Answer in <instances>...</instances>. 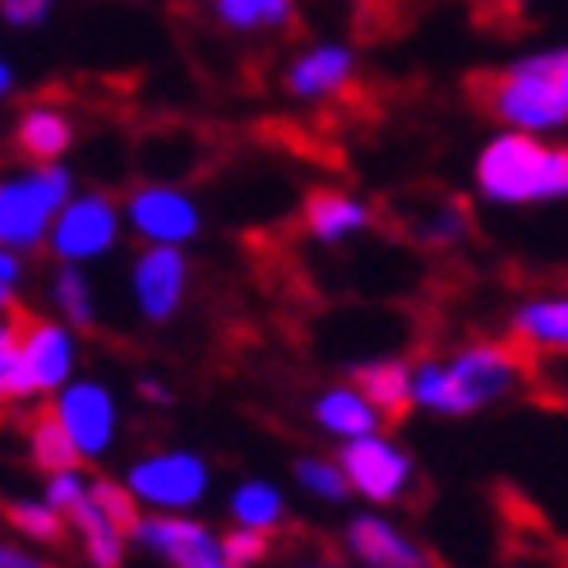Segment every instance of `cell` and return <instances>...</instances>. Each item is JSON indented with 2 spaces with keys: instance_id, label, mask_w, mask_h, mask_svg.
Wrapping results in <instances>:
<instances>
[{
  "instance_id": "6da1fadb",
  "label": "cell",
  "mask_w": 568,
  "mask_h": 568,
  "mask_svg": "<svg viewBox=\"0 0 568 568\" xmlns=\"http://www.w3.org/2000/svg\"><path fill=\"white\" fill-rule=\"evenodd\" d=\"M523 384V361L508 343H467L448 356L416 361L412 397L430 416H471L514 397Z\"/></svg>"
},
{
  "instance_id": "7a4b0ae2",
  "label": "cell",
  "mask_w": 568,
  "mask_h": 568,
  "mask_svg": "<svg viewBox=\"0 0 568 568\" xmlns=\"http://www.w3.org/2000/svg\"><path fill=\"white\" fill-rule=\"evenodd\" d=\"M476 194L499 209H531L568 199V144H550L546 134L499 130L476 153Z\"/></svg>"
},
{
  "instance_id": "3957f363",
  "label": "cell",
  "mask_w": 568,
  "mask_h": 568,
  "mask_svg": "<svg viewBox=\"0 0 568 568\" xmlns=\"http://www.w3.org/2000/svg\"><path fill=\"white\" fill-rule=\"evenodd\" d=\"M480 102L504 130H523V134L568 130V89H564L559 47L527 51L518 61L499 65L480 83Z\"/></svg>"
},
{
  "instance_id": "277c9868",
  "label": "cell",
  "mask_w": 568,
  "mask_h": 568,
  "mask_svg": "<svg viewBox=\"0 0 568 568\" xmlns=\"http://www.w3.org/2000/svg\"><path fill=\"white\" fill-rule=\"evenodd\" d=\"M79 365V343L65 320H23L0 328V397L23 407L33 397H55Z\"/></svg>"
},
{
  "instance_id": "5b68a950",
  "label": "cell",
  "mask_w": 568,
  "mask_h": 568,
  "mask_svg": "<svg viewBox=\"0 0 568 568\" xmlns=\"http://www.w3.org/2000/svg\"><path fill=\"white\" fill-rule=\"evenodd\" d=\"M74 199V172L65 162H28L0 181V250H42L61 209Z\"/></svg>"
},
{
  "instance_id": "8992f818",
  "label": "cell",
  "mask_w": 568,
  "mask_h": 568,
  "mask_svg": "<svg viewBox=\"0 0 568 568\" xmlns=\"http://www.w3.org/2000/svg\"><path fill=\"white\" fill-rule=\"evenodd\" d=\"M125 486L144 514H190L213 490V467L190 448H158L125 467Z\"/></svg>"
},
{
  "instance_id": "52a82bcc",
  "label": "cell",
  "mask_w": 568,
  "mask_h": 568,
  "mask_svg": "<svg viewBox=\"0 0 568 568\" xmlns=\"http://www.w3.org/2000/svg\"><path fill=\"white\" fill-rule=\"evenodd\" d=\"M121 232H125V209L116 199L102 190H74V199L51 226L47 250L55 264H93L121 245Z\"/></svg>"
},
{
  "instance_id": "ba28073f",
  "label": "cell",
  "mask_w": 568,
  "mask_h": 568,
  "mask_svg": "<svg viewBox=\"0 0 568 568\" xmlns=\"http://www.w3.org/2000/svg\"><path fill=\"white\" fill-rule=\"evenodd\" d=\"M51 412L65 425V435L74 439L83 463H102L111 453V444H116V435H121L116 393H111L102 379H89V375L70 379L61 393L51 397Z\"/></svg>"
},
{
  "instance_id": "9c48e42d",
  "label": "cell",
  "mask_w": 568,
  "mask_h": 568,
  "mask_svg": "<svg viewBox=\"0 0 568 568\" xmlns=\"http://www.w3.org/2000/svg\"><path fill=\"white\" fill-rule=\"evenodd\" d=\"M125 226L144 245H190L204 232V209L199 199L172 181H149L125 199Z\"/></svg>"
},
{
  "instance_id": "30bf717a",
  "label": "cell",
  "mask_w": 568,
  "mask_h": 568,
  "mask_svg": "<svg viewBox=\"0 0 568 568\" xmlns=\"http://www.w3.org/2000/svg\"><path fill=\"white\" fill-rule=\"evenodd\" d=\"M337 463L347 467L352 490L365 504H384V508L403 499L412 490V476H416L412 453L397 444L393 435H384V430L343 444V448H337Z\"/></svg>"
},
{
  "instance_id": "8fae6325",
  "label": "cell",
  "mask_w": 568,
  "mask_h": 568,
  "mask_svg": "<svg viewBox=\"0 0 568 568\" xmlns=\"http://www.w3.org/2000/svg\"><path fill=\"white\" fill-rule=\"evenodd\" d=\"M190 292V260L181 245H144L130 268V296L144 324H166L181 315Z\"/></svg>"
},
{
  "instance_id": "7c38bea8",
  "label": "cell",
  "mask_w": 568,
  "mask_h": 568,
  "mask_svg": "<svg viewBox=\"0 0 568 568\" xmlns=\"http://www.w3.org/2000/svg\"><path fill=\"white\" fill-rule=\"evenodd\" d=\"M134 546L166 559L172 568H222V536L190 514H144L134 527Z\"/></svg>"
},
{
  "instance_id": "4fadbf2b",
  "label": "cell",
  "mask_w": 568,
  "mask_h": 568,
  "mask_svg": "<svg viewBox=\"0 0 568 568\" xmlns=\"http://www.w3.org/2000/svg\"><path fill=\"white\" fill-rule=\"evenodd\" d=\"M347 555L361 564V568H435L430 550H425L420 541H412V536L397 527L388 514H352L347 518Z\"/></svg>"
},
{
  "instance_id": "5bb4252c",
  "label": "cell",
  "mask_w": 568,
  "mask_h": 568,
  "mask_svg": "<svg viewBox=\"0 0 568 568\" xmlns=\"http://www.w3.org/2000/svg\"><path fill=\"white\" fill-rule=\"evenodd\" d=\"M356 79V51L347 42H315L292 55L287 74H282V89L296 102H328L343 98Z\"/></svg>"
},
{
  "instance_id": "9a60e30c",
  "label": "cell",
  "mask_w": 568,
  "mask_h": 568,
  "mask_svg": "<svg viewBox=\"0 0 568 568\" xmlns=\"http://www.w3.org/2000/svg\"><path fill=\"white\" fill-rule=\"evenodd\" d=\"M375 226V209L352 190H315L301 204V232L315 245H347Z\"/></svg>"
},
{
  "instance_id": "2e32d148",
  "label": "cell",
  "mask_w": 568,
  "mask_h": 568,
  "mask_svg": "<svg viewBox=\"0 0 568 568\" xmlns=\"http://www.w3.org/2000/svg\"><path fill=\"white\" fill-rule=\"evenodd\" d=\"M310 416H315V425H320L328 439H337V444L379 435L384 420H388L352 379H347V384H328V388L315 397V403H310Z\"/></svg>"
},
{
  "instance_id": "e0dca14e",
  "label": "cell",
  "mask_w": 568,
  "mask_h": 568,
  "mask_svg": "<svg viewBox=\"0 0 568 568\" xmlns=\"http://www.w3.org/2000/svg\"><path fill=\"white\" fill-rule=\"evenodd\" d=\"M508 337L527 352H555L568 356V292L527 296L508 315Z\"/></svg>"
},
{
  "instance_id": "ac0fdd59",
  "label": "cell",
  "mask_w": 568,
  "mask_h": 568,
  "mask_svg": "<svg viewBox=\"0 0 568 568\" xmlns=\"http://www.w3.org/2000/svg\"><path fill=\"white\" fill-rule=\"evenodd\" d=\"M74 144V121L55 102H28L14 121V149L28 162H65Z\"/></svg>"
},
{
  "instance_id": "d6986e66",
  "label": "cell",
  "mask_w": 568,
  "mask_h": 568,
  "mask_svg": "<svg viewBox=\"0 0 568 568\" xmlns=\"http://www.w3.org/2000/svg\"><path fill=\"white\" fill-rule=\"evenodd\" d=\"M70 531L79 536L89 568H121L125 564V546L134 541L121 523L106 518V508L93 499V490H89V499H79L70 508Z\"/></svg>"
},
{
  "instance_id": "ffe728a7",
  "label": "cell",
  "mask_w": 568,
  "mask_h": 568,
  "mask_svg": "<svg viewBox=\"0 0 568 568\" xmlns=\"http://www.w3.org/2000/svg\"><path fill=\"white\" fill-rule=\"evenodd\" d=\"M412 379H416V361H403V356H375V361H361L352 371V384L371 397L388 420H397L407 407H416Z\"/></svg>"
},
{
  "instance_id": "44dd1931",
  "label": "cell",
  "mask_w": 568,
  "mask_h": 568,
  "mask_svg": "<svg viewBox=\"0 0 568 568\" xmlns=\"http://www.w3.org/2000/svg\"><path fill=\"white\" fill-rule=\"evenodd\" d=\"M47 301L55 310V320H65L70 328H93L98 324V292L83 264H55L47 277Z\"/></svg>"
},
{
  "instance_id": "7402d4cb",
  "label": "cell",
  "mask_w": 568,
  "mask_h": 568,
  "mask_svg": "<svg viewBox=\"0 0 568 568\" xmlns=\"http://www.w3.org/2000/svg\"><path fill=\"white\" fill-rule=\"evenodd\" d=\"M226 514H232V527H254V531L273 536L282 523H287V499H282V490L273 480L250 476L232 490V499H226Z\"/></svg>"
},
{
  "instance_id": "603a6c76",
  "label": "cell",
  "mask_w": 568,
  "mask_h": 568,
  "mask_svg": "<svg viewBox=\"0 0 568 568\" xmlns=\"http://www.w3.org/2000/svg\"><path fill=\"white\" fill-rule=\"evenodd\" d=\"M226 33H282L296 14V0H209Z\"/></svg>"
},
{
  "instance_id": "cb8c5ba5",
  "label": "cell",
  "mask_w": 568,
  "mask_h": 568,
  "mask_svg": "<svg viewBox=\"0 0 568 568\" xmlns=\"http://www.w3.org/2000/svg\"><path fill=\"white\" fill-rule=\"evenodd\" d=\"M23 448H28V463H33L42 476H51V471H70V467H79V463H83V458H79V448H74V439L65 435V425L55 420V412H51V407L28 420Z\"/></svg>"
},
{
  "instance_id": "d4e9b609",
  "label": "cell",
  "mask_w": 568,
  "mask_h": 568,
  "mask_svg": "<svg viewBox=\"0 0 568 568\" xmlns=\"http://www.w3.org/2000/svg\"><path fill=\"white\" fill-rule=\"evenodd\" d=\"M6 523L23 536V541H38V546H55L70 531V518L47 495H38V499H28V495L10 499L6 504Z\"/></svg>"
},
{
  "instance_id": "484cf974",
  "label": "cell",
  "mask_w": 568,
  "mask_h": 568,
  "mask_svg": "<svg viewBox=\"0 0 568 568\" xmlns=\"http://www.w3.org/2000/svg\"><path fill=\"white\" fill-rule=\"evenodd\" d=\"M292 476H296V486L320 504H347L356 495L352 480H347V467L337 458H315V453H310V458H296Z\"/></svg>"
},
{
  "instance_id": "4316f807",
  "label": "cell",
  "mask_w": 568,
  "mask_h": 568,
  "mask_svg": "<svg viewBox=\"0 0 568 568\" xmlns=\"http://www.w3.org/2000/svg\"><path fill=\"white\" fill-rule=\"evenodd\" d=\"M416 236L425 245H458L467 236V204L463 199H439L430 213H420Z\"/></svg>"
},
{
  "instance_id": "83f0119b",
  "label": "cell",
  "mask_w": 568,
  "mask_h": 568,
  "mask_svg": "<svg viewBox=\"0 0 568 568\" xmlns=\"http://www.w3.org/2000/svg\"><path fill=\"white\" fill-rule=\"evenodd\" d=\"M222 550H226V564H264L268 550H273V536L268 531H254V527H232V531H222Z\"/></svg>"
},
{
  "instance_id": "f1b7e54d",
  "label": "cell",
  "mask_w": 568,
  "mask_h": 568,
  "mask_svg": "<svg viewBox=\"0 0 568 568\" xmlns=\"http://www.w3.org/2000/svg\"><path fill=\"white\" fill-rule=\"evenodd\" d=\"M51 6L55 0H0V19L10 28H38L51 19Z\"/></svg>"
},
{
  "instance_id": "f546056e",
  "label": "cell",
  "mask_w": 568,
  "mask_h": 568,
  "mask_svg": "<svg viewBox=\"0 0 568 568\" xmlns=\"http://www.w3.org/2000/svg\"><path fill=\"white\" fill-rule=\"evenodd\" d=\"M23 287V254L19 250H0V305H14Z\"/></svg>"
},
{
  "instance_id": "4dcf8cb0",
  "label": "cell",
  "mask_w": 568,
  "mask_h": 568,
  "mask_svg": "<svg viewBox=\"0 0 568 568\" xmlns=\"http://www.w3.org/2000/svg\"><path fill=\"white\" fill-rule=\"evenodd\" d=\"M0 568H55V564L38 559L33 550H19V546H6V550H0Z\"/></svg>"
},
{
  "instance_id": "1f68e13d",
  "label": "cell",
  "mask_w": 568,
  "mask_h": 568,
  "mask_svg": "<svg viewBox=\"0 0 568 568\" xmlns=\"http://www.w3.org/2000/svg\"><path fill=\"white\" fill-rule=\"evenodd\" d=\"M14 83H19V79H14V65H10V61H0V98H10V93H14Z\"/></svg>"
},
{
  "instance_id": "d6a6232c",
  "label": "cell",
  "mask_w": 568,
  "mask_h": 568,
  "mask_svg": "<svg viewBox=\"0 0 568 568\" xmlns=\"http://www.w3.org/2000/svg\"><path fill=\"white\" fill-rule=\"evenodd\" d=\"M139 393H144L149 403H166V397H172V393H166L162 384H153V379H144V384H139Z\"/></svg>"
},
{
  "instance_id": "836d02e7",
  "label": "cell",
  "mask_w": 568,
  "mask_h": 568,
  "mask_svg": "<svg viewBox=\"0 0 568 568\" xmlns=\"http://www.w3.org/2000/svg\"><path fill=\"white\" fill-rule=\"evenodd\" d=\"M296 568H361V564H343V559H310V564H296Z\"/></svg>"
},
{
  "instance_id": "e575fe53",
  "label": "cell",
  "mask_w": 568,
  "mask_h": 568,
  "mask_svg": "<svg viewBox=\"0 0 568 568\" xmlns=\"http://www.w3.org/2000/svg\"><path fill=\"white\" fill-rule=\"evenodd\" d=\"M559 61H564V89H568V47H559Z\"/></svg>"
},
{
  "instance_id": "d590c367",
  "label": "cell",
  "mask_w": 568,
  "mask_h": 568,
  "mask_svg": "<svg viewBox=\"0 0 568 568\" xmlns=\"http://www.w3.org/2000/svg\"><path fill=\"white\" fill-rule=\"evenodd\" d=\"M499 6H527V0H499Z\"/></svg>"
},
{
  "instance_id": "8d00e7d4",
  "label": "cell",
  "mask_w": 568,
  "mask_h": 568,
  "mask_svg": "<svg viewBox=\"0 0 568 568\" xmlns=\"http://www.w3.org/2000/svg\"><path fill=\"white\" fill-rule=\"evenodd\" d=\"M222 568H245V564H222Z\"/></svg>"
}]
</instances>
